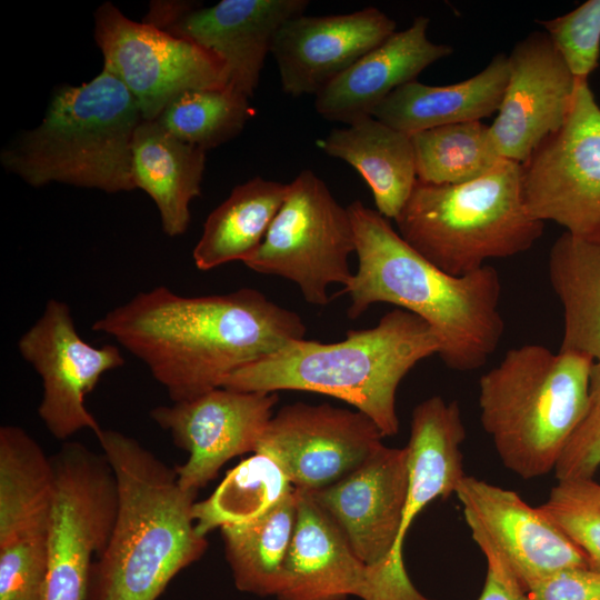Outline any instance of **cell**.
Masks as SVG:
<instances>
[{
    "mask_svg": "<svg viewBox=\"0 0 600 600\" xmlns=\"http://www.w3.org/2000/svg\"><path fill=\"white\" fill-rule=\"evenodd\" d=\"M92 330L144 363L172 402L222 387L234 371L307 332L298 313L257 289L186 297L164 286L137 293Z\"/></svg>",
    "mask_w": 600,
    "mask_h": 600,
    "instance_id": "cell-1",
    "label": "cell"
},
{
    "mask_svg": "<svg viewBox=\"0 0 600 600\" xmlns=\"http://www.w3.org/2000/svg\"><path fill=\"white\" fill-rule=\"evenodd\" d=\"M358 269L341 291L350 299L348 317L374 303H390L423 319L440 340L438 356L451 370L486 364L504 331L501 280L491 266L469 274L446 273L420 256L377 210L356 200L348 207Z\"/></svg>",
    "mask_w": 600,
    "mask_h": 600,
    "instance_id": "cell-2",
    "label": "cell"
},
{
    "mask_svg": "<svg viewBox=\"0 0 600 600\" xmlns=\"http://www.w3.org/2000/svg\"><path fill=\"white\" fill-rule=\"evenodd\" d=\"M97 438L117 480L118 509L84 600H157L208 547L193 519L198 492L182 489L176 468L136 439L110 429Z\"/></svg>",
    "mask_w": 600,
    "mask_h": 600,
    "instance_id": "cell-3",
    "label": "cell"
},
{
    "mask_svg": "<svg viewBox=\"0 0 600 600\" xmlns=\"http://www.w3.org/2000/svg\"><path fill=\"white\" fill-rule=\"evenodd\" d=\"M440 340L420 317L392 309L369 329L350 330L344 340H294L227 378L239 391L299 390L334 397L370 418L383 437L399 432L398 387L421 360L438 354Z\"/></svg>",
    "mask_w": 600,
    "mask_h": 600,
    "instance_id": "cell-4",
    "label": "cell"
},
{
    "mask_svg": "<svg viewBox=\"0 0 600 600\" xmlns=\"http://www.w3.org/2000/svg\"><path fill=\"white\" fill-rule=\"evenodd\" d=\"M594 360L528 343L481 376L480 421L502 464L524 480L554 471L581 422Z\"/></svg>",
    "mask_w": 600,
    "mask_h": 600,
    "instance_id": "cell-5",
    "label": "cell"
},
{
    "mask_svg": "<svg viewBox=\"0 0 600 600\" xmlns=\"http://www.w3.org/2000/svg\"><path fill=\"white\" fill-rule=\"evenodd\" d=\"M141 120L129 90L102 69L89 82L59 88L41 123L6 147L1 163L33 187L132 191V140Z\"/></svg>",
    "mask_w": 600,
    "mask_h": 600,
    "instance_id": "cell-6",
    "label": "cell"
},
{
    "mask_svg": "<svg viewBox=\"0 0 600 600\" xmlns=\"http://www.w3.org/2000/svg\"><path fill=\"white\" fill-rule=\"evenodd\" d=\"M394 221L412 249L454 277L529 250L544 227L524 203L521 163L507 159L460 184L417 180Z\"/></svg>",
    "mask_w": 600,
    "mask_h": 600,
    "instance_id": "cell-7",
    "label": "cell"
},
{
    "mask_svg": "<svg viewBox=\"0 0 600 600\" xmlns=\"http://www.w3.org/2000/svg\"><path fill=\"white\" fill-rule=\"evenodd\" d=\"M356 252L348 208L331 194L311 170L301 171L261 246L243 264L262 274L284 278L313 306L331 301L329 288L350 283L349 256Z\"/></svg>",
    "mask_w": 600,
    "mask_h": 600,
    "instance_id": "cell-8",
    "label": "cell"
},
{
    "mask_svg": "<svg viewBox=\"0 0 600 600\" xmlns=\"http://www.w3.org/2000/svg\"><path fill=\"white\" fill-rule=\"evenodd\" d=\"M56 492L47 538L44 600H84L90 568L109 541L118 509L103 453L68 441L51 457Z\"/></svg>",
    "mask_w": 600,
    "mask_h": 600,
    "instance_id": "cell-9",
    "label": "cell"
},
{
    "mask_svg": "<svg viewBox=\"0 0 600 600\" xmlns=\"http://www.w3.org/2000/svg\"><path fill=\"white\" fill-rule=\"evenodd\" d=\"M524 203L541 221L600 240V106L588 80H578L563 126L521 163Z\"/></svg>",
    "mask_w": 600,
    "mask_h": 600,
    "instance_id": "cell-10",
    "label": "cell"
},
{
    "mask_svg": "<svg viewBox=\"0 0 600 600\" xmlns=\"http://www.w3.org/2000/svg\"><path fill=\"white\" fill-rule=\"evenodd\" d=\"M93 34L103 69L129 90L143 120H156L187 90L228 84L226 67L214 54L151 23L131 20L110 2L96 10Z\"/></svg>",
    "mask_w": 600,
    "mask_h": 600,
    "instance_id": "cell-11",
    "label": "cell"
},
{
    "mask_svg": "<svg viewBox=\"0 0 600 600\" xmlns=\"http://www.w3.org/2000/svg\"><path fill=\"white\" fill-rule=\"evenodd\" d=\"M18 350L41 378L38 414L48 431L59 440L82 429L97 436L102 428L84 401L104 373L124 364L119 347H94L83 340L69 306L50 299L41 317L20 337Z\"/></svg>",
    "mask_w": 600,
    "mask_h": 600,
    "instance_id": "cell-12",
    "label": "cell"
},
{
    "mask_svg": "<svg viewBox=\"0 0 600 600\" xmlns=\"http://www.w3.org/2000/svg\"><path fill=\"white\" fill-rule=\"evenodd\" d=\"M382 438L360 411L297 402L273 414L254 452L273 459L296 490L313 492L357 469Z\"/></svg>",
    "mask_w": 600,
    "mask_h": 600,
    "instance_id": "cell-13",
    "label": "cell"
},
{
    "mask_svg": "<svg viewBox=\"0 0 600 600\" xmlns=\"http://www.w3.org/2000/svg\"><path fill=\"white\" fill-rule=\"evenodd\" d=\"M308 6L307 0H222L211 7L153 1L143 21L214 54L226 67L227 86L251 98L278 29Z\"/></svg>",
    "mask_w": 600,
    "mask_h": 600,
    "instance_id": "cell-14",
    "label": "cell"
},
{
    "mask_svg": "<svg viewBox=\"0 0 600 600\" xmlns=\"http://www.w3.org/2000/svg\"><path fill=\"white\" fill-rule=\"evenodd\" d=\"M277 392L239 391L224 387L192 399L158 406L151 419L168 431L189 458L177 466L182 489L198 492L230 459L253 452L273 417Z\"/></svg>",
    "mask_w": 600,
    "mask_h": 600,
    "instance_id": "cell-15",
    "label": "cell"
},
{
    "mask_svg": "<svg viewBox=\"0 0 600 600\" xmlns=\"http://www.w3.org/2000/svg\"><path fill=\"white\" fill-rule=\"evenodd\" d=\"M409 481L407 448L381 444L357 469L324 489L307 492L333 520L368 567L372 600L396 548Z\"/></svg>",
    "mask_w": 600,
    "mask_h": 600,
    "instance_id": "cell-16",
    "label": "cell"
},
{
    "mask_svg": "<svg viewBox=\"0 0 600 600\" xmlns=\"http://www.w3.org/2000/svg\"><path fill=\"white\" fill-rule=\"evenodd\" d=\"M454 494L474 542L496 550L527 592L558 571L589 568L584 553L516 491L464 476Z\"/></svg>",
    "mask_w": 600,
    "mask_h": 600,
    "instance_id": "cell-17",
    "label": "cell"
},
{
    "mask_svg": "<svg viewBox=\"0 0 600 600\" xmlns=\"http://www.w3.org/2000/svg\"><path fill=\"white\" fill-rule=\"evenodd\" d=\"M508 62V83L489 133L502 159L523 163L563 126L578 80L544 31L518 41Z\"/></svg>",
    "mask_w": 600,
    "mask_h": 600,
    "instance_id": "cell-18",
    "label": "cell"
},
{
    "mask_svg": "<svg viewBox=\"0 0 600 600\" xmlns=\"http://www.w3.org/2000/svg\"><path fill=\"white\" fill-rule=\"evenodd\" d=\"M466 428L457 401L439 396L412 411L407 444L409 481L396 548L378 586L381 600H428L411 582L403 563V542L420 512L433 500L456 493L466 476L461 444Z\"/></svg>",
    "mask_w": 600,
    "mask_h": 600,
    "instance_id": "cell-19",
    "label": "cell"
},
{
    "mask_svg": "<svg viewBox=\"0 0 600 600\" xmlns=\"http://www.w3.org/2000/svg\"><path fill=\"white\" fill-rule=\"evenodd\" d=\"M396 28V21L374 7L288 19L278 29L270 50L282 90L292 97L317 96Z\"/></svg>",
    "mask_w": 600,
    "mask_h": 600,
    "instance_id": "cell-20",
    "label": "cell"
},
{
    "mask_svg": "<svg viewBox=\"0 0 600 600\" xmlns=\"http://www.w3.org/2000/svg\"><path fill=\"white\" fill-rule=\"evenodd\" d=\"M428 27L429 19L419 16L362 56L316 96L317 112L344 124L372 117L396 89L416 81L430 64L453 52L450 46L432 42Z\"/></svg>",
    "mask_w": 600,
    "mask_h": 600,
    "instance_id": "cell-21",
    "label": "cell"
},
{
    "mask_svg": "<svg viewBox=\"0 0 600 600\" xmlns=\"http://www.w3.org/2000/svg\"><path fill=\"white\" fill-rule=\"evenodd\" d=\"M297 492V522L277 600H363L368 567L310 494Z\"/></svg>",
    "mask_w": 600,
    "mask_h": 600,
    "instance_id": "cell-22",
    "label": "cell"
},
{
    "mask_svg": "<svg viewBox=\"0 0 600 600\" xmlns=\"http://www.w3.org/2000/svg\"><path fill=\"white\" fill-rule=\"evenodd\" d=\"M508 78V56L498 53L482 71L461 82L430 86L416 80L399 87L372 117L408 134L480 121L498 111Z\"/></svg>",
    "mask_w": 600,
    "mask_h": 600,
    "instance_id": "cell-23",
    "label": "cell"
},
{
    "mask_svg": "<svg viewBox=\"0 0 600 600\" xmlns=\"http://www.w3.org/2000/svg\"><path fill=\"white\" fill-rule=\"evenodd\" d=\"M206 150L187 143L156 120H141L132 140V178L158 208L163 232L183 234L190 203L201 194Z\"/></svg>",
    "mask_w": 600,
    "mask_h": 600,
    "instance_id": "cell-24",
    "label": "cell"
},
{
    "mask_svg": "<svg viewBox=\"0 0 600 600\" xmlns=\"http://www.w3.org/2000/svg\"><path fill=\"white\" fill-rule=\"evenodd\" d=\"M317 144L359 172L379 213L388 220L398 217L418 180L411 134L367 117L333 129Z\"/></svg>",
    "mask_w": 600,
    "mask_h": 600,
    "instance_id": "cell-25",
    "label": "cell"
},
{
    "mask_svg": "<svg viewBox=\"0 0 600 600\" xmlns=\"http://www.w3.org/2000/svg\"><path fill=\"white\" fill-rule=\"evenodd\" d=\"M56 492L52 458L24 429L0 428V547L48 537Z\"/></svg>",
    "mask_w": 600,
    "mask_h": 600,
    "instance_id": "cell-26",
    "label": "cell"
},
{
    "mask_svg": "<svg viewBox=\"0 0 600 600\" xmlns=\"http://www.w3.org/2000/svg\"><path fill=\"white\" fill-rule=\"evenodd\" d=\"M288 187L261 177L234 187L204 222L192 252L196 267L208 271L233 261L246 262L261 246Z\"/></svg>",
    "mask_w": 600,
    "mask_h": 600,
    "instance_id": "cell-27",
    "label": "cell"
},
{
    "mask_svg": "<svg viewBox=\"0 0 600 600\" xmlns=\"http://www.w3.org/2000/svg\"><path fill=\"white\" fill-rule=\"evenodd\" d=\"M548 276L563 309L560 350L600 361V240L562 233L550 249Z\"/></svg>",
    "mask_w": 600,
    "mask_h": 600,
    "instance_id": "cell-28",
    "label": "cell"
},
{
    "mask_svg": "<svg viewBox=\"0 0 600 600\" xmlns=\"http://www.w3.org/2000/svg\"><path fill=\"white\" fill-rule=\"evenodd\" d=\"M298 492L294 489L262 516L220 529L238 590L259 597L277 596L296 528Z\"/></svg>",
    "mask_w": 600,
    "mask_h": 600,
    "instance_id": "cell-29",
    "label": "cell"
},
{
    "mask_svg": "<svg viewBox=\"0 0 600 600\" xmlns=\"http://www.w3.org/2000/svg\"><path fill=\"white\" fill-rule=\"evenodd\" d=\"M294 490L281 467L254 452L232 468L216 490L193 504L196 530L206 537L227 526L253 520Z\"/></svg>",
    "mask_w": 600,
    "mask_h": 600,
    "instance_id": "cell-30",
    "label": "cell"
},
{
    "mask_svg": "<svg viewBox=\"0 0 600 600\" xmlns=\"http://www.w3.org/2000/svg\"><path fill=\"white\" fill-rule=\"evenodd\" d=\"M417 178L433 184H460L492 170L502 158L489 127L469 121L411 134Z\"/></svg>",
    "mask_w": 600,
    "mask_h": 600,
    "instance_id": "cell-31",
    "label": "cell"
},
{
    "mask_svg": "<svg viewBox=\"0 0 600 600\" xmlns=\"http://www.w3.org/2000/svg\"><path fill=\"white\" fill-rule=\"evenodd\" d=\"M249 99L229 86L187 90L156 121L178 139L207 151L243 130L256 114Z\"/></svg>",
    "mask_w": 600,
    "mask_h": 600,
    "instance_id": "cell-32",
    "label": "cell"
},
{
    "mask_svg": "<svg viewBox=\"0 0 600 600\" xmlns=\"http://www.w3.org/2000/svg\"><path fill=\"white\" fill-rule=\"evenodd\" d=\"M538 508L600 572V483L593 478L560 480Z\"/></svg>",
    "mask_w": 600,
    "mask_h": 600,
    "instance_id": "cell-33",
    "label": "cell"
},
{
    "mask_svg": "<svg viewBox=\"0 0 600 600\" xmlns=\"http://www.w3.org/2000/svg\"><path fill=\"white\" fill-rule=\"evenodd\" d=\"M577 80H588L600 59V0H588L572 11L538 22Z\"/></svg>",
    "mask_w": 600,
    "mask_h": 600,
    "instance_id": "cell-34",
    "label": "cell"
},
{
    "mask_svg": "<svg viewBox=\"0 0 600 600\" xmlns=\"http://www.w3.org/2000/svg\"><path fill=\"white\" fill-rule=\"evenodd\" d=\"M47 538H29L0 547V600H44Z\"/></svg>",
    "mask_w": 600,
    "mask_h": 600,
    "instance_id": "cell-35",
    "label": "cell"
},
{
    "mask_svg": "<svg viewBox=\"0 0 600 600\" xmlns=\"http://www.w3.org/2000/svg\"><path fill=\"white\" fill-rule=\"evenodd\" d=\"M600 468V361H594L589 380L588 404L578 428L554 468L560 480L592 479Z\"/></svg>",
    "mask_w": 600,
    "mask_h": 600,
    "instance_id": "cell-36",
    "label": "cell"
},
{
    "mask_svg": "<svg viewBox=\"0 0 600 600\" xmlns=\"http://www.w3.org/2000/svg\"><path fill=\"white\" fill-rule=\"evenodd\" d=\"M529 600H600V572L570 568L556 572L528 590Z\"/></svg>",
    "mask_w": 600,
    "mask_h": 600,
    "instance_id": "cell-37",
    "label": "cell"
},
{
    "mask_svg": "<svg viewBox=\"0 0 600 600\" xmlns=\"http://www.w3.org/2000/svg\"><path fill=\"white\" fill-rule=\"evenodd\" d=\"M477 544L487 560V576L479 600H529L527 590L503 558L489 544Z\"/></svg>",
    "mask_w": 600,
    "mask_h": 600,
    "instance_id": "cell-38",
    "label": "cell"
}]
</instances>
